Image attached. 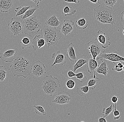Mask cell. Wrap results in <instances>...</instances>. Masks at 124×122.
I'll return each mask as SVG.
<instances>
[{"label": "cell", "mask_w": 124, "mask_h": 122, "mask_svg": "<svg viewBox=\"0 0 124 122\" xmlns=\"http://www.w3.org/2000/svg\"><path fill=\"white\" fill-rule=\"evenodd\" d=\"M12 62L10 69L14 76L26 78L31 73V61L24 57L15 56Z\"/></svg>", "instance_id": "6da1fadb"}, {"label": "cell", "mask_w": 124, "mask_h": 122, "mask_svg": "<svg viewBox=\"0 0 124 122\" xmlns=\"http://www.w3.org/2000/svg\"><path fill=\"white\" fill-rule=\"evenodd\" d=\"M94 17L95 20L101 24H116L117 15L112 7L105 5L97 6L94 9Z\"/></svg>", "instance_id": "7a4b0ae2"}, {"label": "cell", "mask_w": 124, "mask_h": 122, "mask_svg": "<svg viewBox=\"0 0 124 122\" xmlns=\"http://www.w3.org/2000/svg\"><path fill=\"white\" fill-rule=\"evenodd\" d=\"M41 32L45 40L48 48L57 45L62 37L59 29L45 25L41 29Z\"/></svg>", "instance_id": "3957f363"}, {"label": "cell", "mask_w": 124, "mask_h": 122, "mask_svg": "<svg viewBox=\"0 0 124 122\" xmlns=\"http://www.w3.org/2000/svg\"><path fill=\"white\" fill-rule=\"evenodd\" d=\"M42 86L45 94L51 96L56 93L61 85L58 78L50 75H46L44 78Z\"/></svg>", "instance_id": "277c9868"}, {"label": "cell", "mask_w": 124, "mask_h": 122, "mask_svg": "<svg viewBox=\"0 0 124 122\" xmlns=\"http://www.w3.org/2000/svg\"><path fill=\"white\" fill-rule=\"evenodd\" d=\"M24 32L25 34L32 37L36 33H38L42 29L41 22L36 16L31 17L23 20Z\"/></svg>", "instance_id": "5b68a950"}, {"label": "cell", "mask_w": 124, "mask_h": 122, "mask_svg": "<svg viewBox=\"0 0 124 122\" xmlns=\"http://www.w3.org/2000/svg\"><path fill=\"white\" fill-rule=\"evenodd\" d=\"M8 26V29L14 36H19L24 32L23 20L19 18H12Z\"/></svg>", "instance_id": "8992f818"}, {"label": "cell", "mask_w": 124, "mask_h": 122, "mask_svg": "<svg viewBox=\"0 0 124 122\" xmlns=\"http://www.w3.org/2000/svg\"><path fill=\"white\" fill-rule=\"evenodd\" d=\"M88 49L89 50V53L90 56L93 57L94 59H96L103 51V48L101 44L98 41L97 38L92 40L87 44Z\"/></svg>", "instance_id": "52a82bcc"}, {"label": "cell", "mask_w": 124, "mask_h": 122, "mask_svg": "<svg viewBox=\"0 0 124 122\" xmlns=\"http://www.w3.org/2000/svg\"><path fill=\"white\" fill-rule=\"evenodd\" d=\"M100 59L109 60L113 63L120 61L124 62V57L119 55L117 52H110L109 53H107L105 50H103L96 58L97 60Z\"/></svg>", "instance_id": "ba28073f"}, {"label": "cell", "mask_w": 124, "mask_h": 122, "mask_svg": "<svg viewBox=\"0 0 124 122\" xmlns=\"http://www.w3.org/2000/svg\"><path fill=\"white\" fill-rule=\"evenodd\" d=\"M46 68L45 65L39 60L31 65V73L37 78H41L46 74Z\"/></svg>", "instance_id": "9c48e42d"}, {"label": "cell", "mask_w": 124, "mask_h": 122, "mask_svg": "<svg viewBox=\"0 0 124 122\" xmlns=\"http://www.w3.org/2000/svg\"><path fill=\"white\" fill-rule=\"evenodd\" d=\"M72 98L71 95L66 91L59 92L52 102L58 105H63L69 104Z\"/></svg>", "instance_id": "30bf717a"}, {"label": "cell", "mask_w": 124, "mask_h": 122, "mask_svg": "<svg viewBox=\"0 0 124 122\" xmlns=\"http://www.w3.org/2000/svg\"><path fill=\"white\" fill-rule=\"evenodd\" d=\"M18 50L17 48L3 50V51L0 53V58L4 62H12L17 53Z\"/></svg>", "instance_id": "8fae6325"}, {"label": "cell", "mask_w": 124, "mask_h": 122, "mask_svg": "<svg viewBox=\"0 0 124 122\" xmlns=\"http://www.w3.org/2000/svg\"><path fill=\"white\" fill-rule=\"evenodd\" d=\"M74 25V22L73 21L66 19L63 21L61 27L59 29L60 30L61 33L65 36H66L70 35L73 30Z\"/></svg>", "instance_id": "7c38bea8"}, {"label": "cell", "mask_w": 124, "mask_h": 122, "mask_svg": "<svg viewBox=\"0 0 124 122\" xmlns=\"http://www.w3.org/2000/svg\"><path fill=\"white\" fill-rule=\"evenodd\" d=\"M97 39L103 48L105 49L110 45L111 42H110V38L106 35L105 32L99 30L97 32Z\"/></svg>", "instance_id": "4fadbf2b"}, {"label": "cell", "mask_w": 124, "mask_h": 122, "mask_svg": "<svg viewBox=\"0 0 124 122\" xmlns=\"http://www.w3.org/2000/svg\"><path fill=\"white\" fill-rule=\"evenodd\" d=\"M32 47L34 50L43 47L45 45L46 42L43 36L41 35H36L32 40Z\"/></svg>", "instance_id": "5bb4252c"}, {"label": "cell", "mask_w": 124, "mask_h": 122, "mask_svg": "<svg viewBox=\"0 0 124 122\" xmlns=\"http://www.w3.org/2000/svg\"><path fill=\"white\" fill-rule=\"evenodd\" d=\"M89 58L87 55H82L80 56L78 59H77L74 65L72 70L74 72L78 69L82 68L85 64H87Z\"/></svg>", "instance_id": "9a60e30c"}, {"label": "cell", "mask_w": 124, "mask_h": 122, "mask_svg": "<svg viewBox=\"0 0 124 122\" xmlns=\"http://www.w3.org/2000/svg\"><path fill=\"white\" fill-rule=\"evenodd\" d=\"M52 58L54 59V62L51 65L52 67H54L56 64H61L63 65L66 63V57L65 54L61 53L60 50L54 52L52 55Z\"/></svg>", "instance_id": "2e32d148"}, {"label": "cell", "mask_w": 124, "mask_h": 122, "mask_svg": "<svg viewBox=\"0 0 124 122\" xmlns=\"http://www.w3.org/2000/svg\"><path fill=\"white\" fill-rule=\"evenodd\" d=\"M13 6V0H0V11L1 12H9Z\"/></svg>", "instance_id": "e0dca14e"}, {"label": "cell", "mask_w": 124, "mask_h": 122, "mask_svg": "<svg viewBox=\"0 0 124 122\" xmlns=\"http://www.w3.org/2000/svg\"><path fill=\"white\" fill-rule=\"evenodd\" d=\"M95 71L100 74L103 75L104 77H106L108 72L107 60L102 59L101 64L98 65Z\"/></svg>", "instance_id": "ac0fdd59"}, {"label": "cell", "mask_w": 124, "mask_h": 122, "mask_svg": "<svg viewBox=\"0 0 124 122\" xmlns=\"http://www.w3.org/2000/svg\"><path fill=\"white\" fill-rule=\"evenodd\" d=\"M87 65V68L88 72L90 74L93 72V77L94 78H96L95 71L98 67V65L96 59H94L93 58H89Z\"/></svg>", "instance_id": "d6986e66"}, {"label": "cell", "mask_w": 124, "mask_h": 122, "mask_svg": "<svg viewBox=\"0 0 124 122\" xmlns=\"http://www.w3.org/2000/svg\"><path fill=\"white\" fill-rule=\"evenodd\" d=\"M60 24L61 22L55 14L48 17L45 22L46 25L54 28L58 27Z\"/></svg>", "instance_id": "ffe728a7"}, {"label": "cell", "mask_w": 124, "mask_h": 122, "mask_svg": "<svg viewBox=\"0 0 124 122\" xmlns=\"http://www.w3.org/2000/svg\"><path fill=\"white\" fill-rule=\"evenodd\" d=\"M66 56L72 62H75L77 59L75 49L74 48L73 44L72 42L70 43L68 46Z\"/></svg>", "instance_id": "44dd1931"}, {"label": "cell", "mask_w": 124, "mask_h": 122, "mask_svg": "<svg viewBox=\"0 0 124 122\" xmlns=\"http://www.w3.org/2000/svg\"><path fill=\"white\" fill-rule=\"evenodd\" d=\"M100 79L96 77L94 78L93 76H90L87 80V86L90 90H94L96 87L97 84L100 82Z\"/></svg>", "instance_id": "7402d4cb"}, {"label": "cell", "mask_w": 124, "mask_h": 122, "mask_svg": "<svg viewBox=\"0 0 124 122\" xmlns=\"http://www.w3.org/2000/svg\"><path fill=\"white\" fill-rule=\"evenodd\" d=\"M76 27L80 30H84L87 28L88 22L85 18H81L76 21Z\"/></svg>", "instance_id": "603a6c76"}, {"label": "cell", "mask_w": 124, "mask_h": 122, "mask_svg": "<svg viewBox=\"0 0 124 122\" xmlns=\"http://www.w3.org/2000/svg\"><path fill=\"white\" fill-rule=\"evenodd\" d=\"M22 49H28L32 47V41L27 37H24L20 42Z\"/></svg>", "instance_id": "cb8c5ba5"}, {"label": "cell", "mask_w": 124, "mask_h": 122, "mask_svg": "<svg viewBox=\"0 0 124 122\" xmlns=\"http://www.w3.org/2000/svg\"><path fill=\"white\" fill-rule=\"evenodd\" d=\"M39 8V7H32L31 8L28 9L25 13L21 17V19L23 20L31 17Z\"/></svg>", "instance_id": "d4e9b609"}, {"label": "cell", "mask_w": 124, "mask_h": 122, "mask_svg": "<svg viewBox=\"0 0 124 122\" xmlns=\"http://www.w3.org/2000/svg\"><path fill=\"white\" fill-rule=\"evenodd\" d=\"M77 12V10L74 9L72 7L66 6L63 8L62 14H64L65 16H72Z\"/></svg>", "instance_id": "484cf974"}, {"label": "cell", "mask_w": 124, "mask_h": 122, "mask_svg": "<svg viewBox=\"0 0 124 122\" xmlns=\"http://www.w3.org/2000/svg\"><path fill=\"white\" fill-rule=\"evenodd\" d=\"M32 6H21L17 7L16 8L15 11L16 12V16L18 17L23 15L25 12L29 8L32 7Z\"/></svg>", "instance_id": "4316f807"}, {"label": "cell", "mask_w": 124, "mask_h": 122, "mask_svg": "<svg viewBox=\"0 0 124 122\" xmlns=\"http://www.w3.org/2000/svg\"><path fill=\"white\" fill-rule=\"evenodd\" d=\"M117 0H98V4L101 5H105L113 7L116 4Z\"/></svg>", "instance_id": "83f0119b"}, {"label": "cell", "mask_w": 124, "mask_h": 122, "mask_svg": "<svg viewBox=\"0 0 124 122\" xmlns=\"http://www.w3.org/2000/svg\"><path fill=\"white\" fill-rule=\"evenodd\" d=\"M115 108V106L114 105L111 104L110 106L106 108L104 107L102 110V116L105 118H107L109 115V114L113 112Z\"/></svg>", "instance_id": "f1b7e54d"}, {"label": "cell", "mask_w": 124, "mask_h": 122, "mask_svg": "<svg viewBox=\"0 0 124 122\" xmlns=\"http://www.w3.org/2000/svg\"><path fill=\"white\" fill-rule=\"evenodd\" d=\"M89 88L88 86L85 85L78 87L77 89V92L78 94L83 97L89 92Z\"/></svg>", "instance_id": "f546056e"}, {"label": "cell", "mask_w": 124, "mask_h": 122, "mask_svg": "<svg viewBox=\"0 0 124 122\" xmlns=\"http://www.w3.org/2000/svg\"><path fill=\"white\" fill-rule=\"evenodd\" d=\"M35 112L39 115H46V113L45 109L41 106H34Z\"/></svg>", "instance_id": "4dcf8cb0"}, {"label": "cell", "mask_w": 124, "mask_h": 122, "mask_svg": "<svg viewBox=\"0 0 124 122\" xmlns=\"http://www.w3.org/2000/svg\"><path fill=\"white\" fill-rule=\"evenodd\" d=\"M7 69L5 66H0V81H3L6 78Z\"/></svg>", "instance_id": "1f68e13d"}, {"label": "cell", "mask_w": 124, "mask_h": 122, "mask_svg": "<svg viewBox=\"0 0 124 122\" xmlns=\"http://www.w3.org/2000/svg\"><path fill=\"white\" fill-rule=\"evenodd\" d=\"M76 77L78 81L81 82H83L87 80V77L86 73L83 72H80L77 73Z\"/></svg>", "instance_id": "d6a6232c"}, {"label": "cell", "mask_w": 124, "mask_h": 122, "mask_svg": "<svg viewBox=\"0 0 124 122\" xmlns=\"http://www.w3.org/2000/svg\"><path fill=\"white\" fill-rule=\"evenodd\" d=\"M66 86L70 89H73L75 87L76 83L73 79H70L67 81L66 83Z\"/></svg>", "instance_id": "836d02e7"}, {"label": "cell", "mask_w": 124, "mask_h": 122, "mask_svg": "<svg viewBox=\"0 0 124 122\" xmlns=\"http://www.w3.org/2000/svg\"><path fill=\"white\" fill-rule=\"evenodd\" d=\"M115 108L113 110V114L114 116V119L115 120L118 119H120L121 117V115L119 111L117 110L116 108V103H115Z\"/></svg>", "instance_id": "e575fe53"}, {"label": "cell", "mask_w": 124, "mask_h": 122, "mask_svg": "<svg viewBox=\"0 0 124 122\" xmlns=\"http://www.w3.org/2000/svg\"><path fill=\"white\" fill-rule=\"evenodd\" d=\"M67 75L69 78H72L76 76V74L73 71L70 70L67 72Z\"/></svg>", "instance_id": "d590c367"}, {"label": "cell", "mask_w": 124, "mask_h": 122, "mask_svg": "<svg viewBox=\"0 0 124 122\" xmlns=\"http://www.w3.org/2000/svg\"><path fill=\"white\" fill-rule=\"evenodd\" d=\"M118 97L116 96H113L111 98V101L114 103H116L118 101Z\"/></svg>", "instance_id": "8d00e7d4"}, {"label": "cell", "mask_w": 124, "mask_h": 122, "mask_svg": "<svg viewBox=\"0 0 124 122\" xmlns=\"http://www.w3.org/2000/svg\"><path fill=\"white\" fill-rule=\"evenodd\" d=\"M64 1L68 3H73L78 4L79 3L80 0H64Z\"/></svg>", "instance_id": "74e56055"}, {"label": "cell", "mask_w": 124, "mask_h": 122, "mask_svg": "<svg viewBox=\"0 0 124 122\" xmlns=\"http://www.w3.org/2000/svg\"><path fill=\"white\" fill-rule=\"evenodd\" d=\"M98 122H107V121L105 118H104L103 116H101L98 118Z\"/></svg>", "instance_id": "f35d334b"}, {"label": "cell", "mask_w": 124, "mask_h": 122, "mask_svg": "<svg viewBox=\"0 0 124 122\" xmlns=\"http://www.w3.org/2000/svg\"><path fill=\"white\" fill-rule=\"evenodd\" d=\"M29 0L33 1L36 5V7H39V2L42 1V0Z\"/></svg>", "instance_id": "ab89813d"}, {"label": "cell", "mask_w": 124, "mask_h": 122, "mask_svg": "<svg viewBox=\"0 0 124 122\" xmlns=\"http://www.w3.org/2000/svg\"><path fill=\"white\" fill-rule=\"evenodd\" d=\"M121 20L124 27V11L121 14Z\"/></svg>", "instance_id": "60d3db41"}, {"label": "cell", "mask_w": 124, "mask_h": 122, "mask_svg": "<svg viewBox=\"0 0 124 122\" xmlns=\"http://www.w3.org/2000/svg\"><path fill=\"white\" fill-rule=\"evenodd\" d=\"M112 71H115L117 72H120L123 71V68H112Z\"/></svg>", "instance_id": "b9f144b4"}, {"label": "cell", "mask_w": 124, "mask_h": 122, "mask_svg": "<svg viewBox=\"0 0 124 122\" xmlns=\"http://www.w3.org/2000/svg\"><path fill=\"white\" fill-rule=\"evenodd\" d=\"M89 0L93 3L94 4H97L98 2V0Z\"/></svg>", "instance_id": "7bdbcfd3"}, {"label": "cell", "mask_w": 124, "mask_h": 122, "mask_svg": "<svg viewBox=\"0 0 124 122\" xmlns=\"http://www.w3.org/2000/svg\"><path fill=\"white\" fill-rule=\"evenodd\" d=\"M122 28V29H123V34H124V28Z\"/></svg>", "instance_id": "ee69618b"}, {"label": "cell", "mask_w": 124, "mask_h": 122, "mask_svg": "<svg viewBox=\"0 0 124 122\" xmlns=\"http://www.w3.org/2000/svg\"><path fill=\"white\" fill-rule=\"evenodd\" d=\"M122 84H123V85H124V79H123V83H122Z\"/></svg>", "instance_id": "f6af8a7d"}, {"label": "cell", "mask_w": 124, "mask_h": 122, "mask_svg": "<svg viewBox=\"0 0 124 122\" xmlns=\"http://www.w3.org/2000/svg\"><path fill=\"white\" fill-rule=\"evenodd\" d=\"M123 71H124V67H123Z\"/></svg>", "instance_id": "bcb514c9"}, {"label": "cell", "mask_w": 124, "mask_h": 122, "mask_svg": "<svg viewBox=\"0 0 124 122\" xmlns=\"http://www.w3.org/2000/svg\"><path fill=\"white\" fill-rule=\"evenodd\" d=\"M16 0L18 1V0Z\"/></svg>", "instance_id": "7dc6e473"}, {"label": "cell", "mask_w": 124, "mask_h": 122, "mask_svg": "<svg viewBox=\"0 0 124 122\" xmlns=\"http://www.w3.org/2000/svg\"></svg>", "instance_id": "c3c4849f"}]
</instances>
